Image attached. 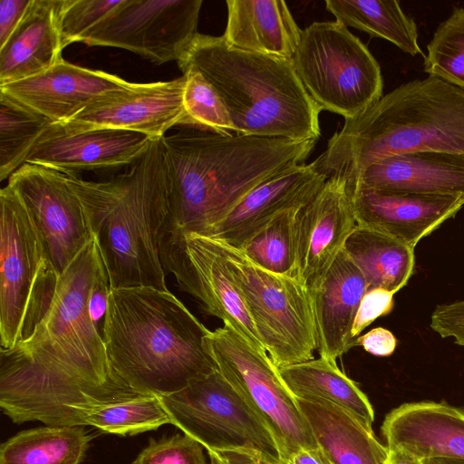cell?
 <instances>
[{"label":"cell","mask_w":464,"mask_h":464,"mask_svg":"<svg viewBox=\"0 0 464 464\" xmlns=\"http://www.w3.org/2000/svg\"><path fill=\"white\" fill-rule=\"evenodd\" d=\"M161 140L169 210L160 239L205 236L256 187L304 163L316 143L200 129L180 130Z\"/></svg>","instance_id":"6da1fadb"},{"label":"cell","mask_w":464,"mask_h":464,"mask_svg":"<svg viewBox=\"0 0 464 464\" xmlns=\"http://www.w3.org/2000/svg\"><path fill=\"white\" fill-rule=\"evenodd\" d=\"M210 331L169 290L111 289L102 339L111 368L133 390L169 395L218 371Z\"/></svg>","instance_id":"7a4b0ae2"},{"label":"cell","mask_w":464,"mask_h":464,"mask_svg":"<svg viewBox=\"0 0 464 464\" xmlns=\"http://www.w3.org/2000/svg\"><path fill=\"white\" fill-rule=\"evenodd\" d=\"M161 139L152 140L130 169L106 181L65 174L82 205L111 289L168 290L160 257V236L169 210Z\"/></svg>","instance_id":"3957f363"},{"label":"cell","mask_w":464,"mask_h":464,"mask_svg":"<svg viewBox=\"0 0 464 464\" xmlns=\"http://www.w3.org/2000/svg\"><path fill=\"white\" fill-rule=\"evenodd\" d=\"M414 151L464 154V90L430 75L402 83L345 120L313 162L348 183L374 161Z\"/></svg>","instance_id":"277c9868"},{"label":"cell","mask_w":464,"mask_h":464,"mask_svg":"<svg viewBox=\"0 0 464 464\" xmlns=\"http://www.w3.org/2000/svg\"><path fill=\"white\" fill-rule=\"evenodd\" d=\"M215 89L236 134L293 140L320 137V107L308 94L291 59L230 47L221 36L198 34L178 62Z\"/></svg>","instance_id":"5b68a950"},{"label":"cell","mask_w":464,"mask_h":464,"mask_svg":"<svg viewBox=\"0 0 464 464\" xmlns=\"http://www.w3.org/2000/svg\"><path fill=\"white\" fill-rule=\"evenodd\" d=\"M171 424L199 442L217 464H285L265 423L216 371L159 397Z\"/></svg>","instance_id":"8992f818"},{"label":"cell","mask_w":464,"mask_h":464,"mask_svg":"<svg viewBox=\"0 0 464 464\" xmlns=\"http://www.w3.org/2000/svg\"><path fill=\"white\" fill-rule=\"evenodd\" d=\"M291 60L304 89L322 111L354 119L383 96L379 63L336 20L314 22L302 30Z\"/></svg>","instance_id":"52a82bcc"},{"label":"cell","mask_w":464,"mask_h":464,"mask_svg":"<svg viewBox=\"0 0 464 464\" xmlns=\"http://www.w3.org/2000/svg\"><path fill=\"white\" fill-rule=\"evenodd\" d=\"M218 242L276 367L314 359L318 341L310 291L297 278L267 271L238 248Z\"/></svg>","instance_id":"ba28073f"},{"label":"cell","mask_w":464,"mask_h":464,"mask_svg":"<svg viewBox=\"0 0 464 464\" xmlns=\"http://www.w3.org/2000/svg\"><path fill=\"white\" fill-rule=\"evenodd\" d=\"M218 370L265 423L285 464L302 449L317 448L295 397L266 352L256 349L229 324L204 338Z\"/></svg>","instance_id":"9c48e42d"},{"label":"cell","mask_w":464,"mask_h":464,"mask_svg":"<svg viewBox=\"0 0 464 464\" xmlns=\"http://www.w3.org/2000/svg\"><path fill=\"white\" fill-rule=\"evenodd\" d=\"M160 257L180 290L195 297L208 314L229 324L256 349L266 352L218 240L195 233L163 236Z\"/></svg>","instance_id":"30bf717a"},{"label":"cell","mask_w":464,"mask_h":464,"mask_svg":"<svg viewBox=\"0 0 464 464\" xmlns=\"http://www.w3.org/2000/svg\"><path fill=\"white\" fill-rule=\"evenodd\" d=\"M202 0H122L84 43L130 51L154 63L180 60L198 34Z\"/></svg>","instance_id":"8fae6325"},{"label":"cell","mask_w":464,"mask_h":464,"mask_svg":"<svg viewBox=\"0 0 464 464\" xmlns=\"http://www.w3.org/2000/svg\"><path fill=\"white\" fill-rule=\"evenodd\" d=\"M40 234L45 256L60 276L93 237L66 175L25 163L8 179Z\"/></svg>","instance_id":"7c38bea8"},{"label":"cell","mask_w":464,"mask_h":464,"mask_svg":"<svg viewBox=\"0 0 464 464\" xmlns=\"http://www.w3.org/2000/svg\"><path fill=\"white\" fill-rule=\"evenodd\" d=\"M0 344L20 339L27 301L45 261L40 234L23 200L8 184L0 191Z\"/></svg>","instance_id":"4fadbf2b"},{"label":"cell","mask_w":464,"mask_h":464,"mask_svg":"<svg viewBox=\"0 0 464 464\" xmlns=\"http://www.w3.org/2000/svg\"><path fill=\"white\" fill-rule=\"evenodd\" d=\"M357 226L346 180L330 177L295 216V276L309 291L321 282Z\"/></svg>","instance_id":"5bb4252c"},{"label":"cell","mask_w":464,"mask_h":464,"mask_svg":"<svg viewBox=\"0 0 464 464\" xmlns=\"http://www.w3.org/2000/svg\"><path fill=\"white\" fill-rule=\"evenodd\" d=\"M184 75L170 81L133 83L86 107L64 123L78 130L110 128L165 136L170 128L184 125Z\"/></svg>","instance_id":"9a60e30c"},{"label":"cell","mask_w":464,"mask_h":464,"mask_svg":"<svg viewBox=\"0 0 464 464\" xmlns=\"http://www.w3.org/2000/svg\"><path fill=\"white\" fill-rule=\"evenodd\" d=\"M152 140L143 133L110 128L78 130L51 123L25 159L63 174L133 164Z\"/></svg>","instance_id":"2e32d148"},{"label":"cell","mask_w":464,"mask_h":464,"mask_svg":"<svg viewBox=\"0 0 464 464\" xmlns=\"http://www.w3.org/2000/svg\"><path fill=\"white\" fill-rule=\"evenodd\" d=\"M132 82L62 59L32 77L0 86V92L53 123L67 122L89 105Z\"/></svg>","instance_id":"e0dca14e"},{"label":"cell","mask_w":464,"mask_h":464,"mask_svg":"<svg viewBox=\"0 0 464 464\" xmlns=\"http://www.w3.org/2000/svg\"><path fill=\"white\" fill-rule=\"evenodd\" d=\"M348 193L357 225L378 230L412 248L464 207V197L362 188Z\"/></svg>","instance_id":"ac0fdd59"},{"label":"cell","mask_w":464,"mask_h":464,"mask_svg":"<svg viewBox=\"0 0 464 464\" xmlns=\"http://www.w3.org/2000/svg\"><path fill=\"white\" fill-rule=\"evenodd\" d=\"M327 179L314 162L297 165L248 192L205 236L237 248L280 213L304 206Z\"/></svg>","instance_id":"d6986e66"},{"label":"cell","mask_w":464,"mask_h":464,"mask_svg":"<svg viewBox=\"0 0 464 464\" xmlns=\"http://www.w3.org/2000/svg\"><path fill=\"white\" fill-rule=\"evenodd\" d=\"M381 433L387 448L401 449L422 459H464V409L446 402L403 403L385 416Z\"/></svg>","instance_id":"ffe728a7"},{"label":"cell","mask_w":464,"mask_h":464,"mask_svg":"<svg viewBox=\"0 0 464 464\" xmlns=\"http://www.w3.org/2000/svg\"><path fill=\"white\" fill-rule=\"evenodd\" d=\"M356 188L423 195L464 197V154L414 151L372 162L352 181Z\"/></svg>","instance_id":"44dd1931"},{"label":"cell","mask_w":464,"mask_h":464,"mask_svg":"<svg viewBox=\"0 0 464 464\" xmlns=\"http://www.w3.org/2000/svg\"><path fill=\"white\" fill-rule=\"evenodd\" d=\"M366 291L362 273L343 248L320 284L310 291L321 358L336 363L356 345L352 329Z\"/></svg>","instance_id":"7402d4cb"},{"label":"cell","mask_w":464,"mask_h":464,"mask_svg":"<svg viewBox=\"0 0 464 464\" xmlns=\"http://www.w3.org/2000/svg\"><path fill=\"white\" fill-rule=\"evenodd\" d=\"M61 1H31L18 26L0 46V86L36 75L63 59Z\"/></svg>","instance_id":"603a6c76"},{"label":"cell","mask_w":464,"mask_h":464,"mask_svg":"<svg viewBox=\"0 0 464 464\" xmlns=\"http://www.w3.org/2000/svg\"><path fill=\"white\" fill-rule=\"evenodd\" d=\"M223 39L232 48L291 59L302 30L283 0H227Z\"/></svg>","instance_id":"cb8c5ba5"},{"label":"cell","mask_w":464,"mask_h":464,"mask_svg":"<svg viewBox=\"0 0 464 464\" xmlns=\"http://www.w3.org/2000/svg\"><path fill=\"white\" fill-rule=\"evenodd\" d=\"M295 399L317 448L332 464H385L388 449L372 429L332 403Z\"/></svg>","instance_id":"d4e9b609"},{"label":"cell","mask_w":464,"mask_h":464,"mask_svg":"<svg viewBox=\"0 0 464 464\" xmlns=\"http://www.w3.org/2000/svg\"><path fill=\"white\" fill-rule=\"evenodd\" d=\"M278 372L295 398L332 403L372 429V405L366 394L336 363L320 357L278 368Z\"/></svg>","instance_id":"484cf974"},{"label":"cell","mask_w":464,"mask_h":464,"mask_svg":"<svg viewBox=\"0 0 464 464\" xmlns=\"http://www.w3.org/2000/svg\"><path fill=\"white\" fill-rule=\"evenodd\" d=\"M343 249L362 273L367 290L395 294L413 274L414 248L378 230L357 225Z\"/></svg>","instance_id":"4316f807"},{"label":"cell","mask_w":464,"mask_h":464,"mask_svg":"<svg viewBox=\"0 0 464 464\" xmlns=\"http://www.w3.org/2000/svg\"><path fill=\"white\" fill-rule=\"evenodd\" d=\"M325 8L345 27L365 32L396 45L411 56L425 53L418 42L415 21L396 0H327Z\"/></svg>","instance_id":"83f0119b"},{"label":"cell","mask_w":464,"mask_h":464,"mask_svg":"<svg viewBox=\"0 0 464 464\" xmlns=\"http://www.w3.org/2000/svg\"><path fill=\"white\" fill-rule=\"evenodd\" d=\"M91 440L83 426L23 430L1 444L0 464H80Z\"/></svg>","instance_id":"f1b7e54d"},{"label":"cell","mask_w":464,"mask_h":464,"mask_svg":"<svg viewBox=\"0 0 464 464\" xmlns=\"http://www.w3.org/2000/svg\"><path fill=\"white\" fill-rule=\"evenodd\" d=\"M46 117L21 105L0 92V180L24 164L49 124Z\"/></svg>","instance_id":"f546056e"},{"label":"cell","mask_w":464,"mask_h":464,"mask_svg":"<svg viewBox=\"0 0 464 464\" xmlns=\"http://www.w3.org/2000/svg\"><path fill=\"white\" fill-rule=\"evenodd\" d=\"M299 208L280 213L237 248L264 269L295 277V220Z\"/></svg>","instance_id":"4dcf8cb0"},{"label":"cell","mask_w":464,"mask_h":464,"mask_svg":"<svg viewBox=\"0 0 464 464\" xmlns=\"http://www.w3.org/2000/svg\"><path fill=\"white\" fill-rule=\"evenodd\" d=\"M423 70L464 90V8L454 7L426 46Z\"/></svg>","instance_id":"1f68e13d"},{"label":"cell","mask_w":464,"mask_h":464,"mask_svg":"<svg viewBox=\"0 0 464 464\" xmlns=\"http://www.w3.org/2000/svg\"><path fill=\"white\" fill-rule=\"evenodd\" d=\"M164 424H171V421L159 397L141 394L106 408L92 420L90 426L126 436L157 430Z\"/></svg>","instance_id":"d6a6232c"},{"label":"cell","mask_w":464,"mask_h":464,"mask_svg":"<svg viewBox=\"0 0 464 464\" xmlns=\"http://www.w3.org/2000/svg\"><path fill=\"white\" fill-rule=\"evenodd\" d=\"M182 72L185 77L184 125L222 135L235 132L227 108L211 84L194 69H186Z\"/></svg>","instance_id":"836d02e7"},{"label":"cell","mask_w":464,"mask_h":464,"mask_svg":"<svg viewBox=\"0 0 464 464\" xmlns=\"http://www.w3.org/2000/svg\"><path fill=\"white\" fill-rule=\"evenodd\" d=\"M121 2L122 0H62L59 31L63 49L73 43H85Z\"/></svg>","instance_id":"e575fe53"},{"label":"cell","mask_w":464,"mask_h":464,"mask_svg":"<svg viewBox=\"0 0 464 464\" xmlns=\"http://www.w3.org/2000/svg\"><path fill=\"white\" fill-rule=\"evenodd\" d=\"M203 448L185 433L150 439L132 464H207Z\"/></svg>","instance_id":"d590c367"},{"label":"cell","mask_w":464,"mask_h":464,"mask_svg":"<svg viewBox=\"0 0 464 464\" xmlns=\"http://www.w3.org/2000/svg\"><path fill=\"white\" fill-rule=\"evenodd\" d=\"M58 278L59 275L45 259L27 301L18 343L28 340L47 314L55 295Z\"/></svg>","instance_id":"8d00e7d4"},{"label":"cell","mask_w":464,"mask_h":464,"mask_svg":"<svg viewBox=\"0 0 464 464\" xmlns=\"http://www.w3.org/2000/svg\"><path fill=\"white\" fill-rule=\"evenodd\" d=\"M394 294L382 288L367 290L357 310L352 335L357 339L361 333L377 318L387 315L393 308Z\"/></svg>","instance_id":"74e56055"},{"label":"cell","mask_w":464,"mask_h":464,"mask_svg":"<svg viewBox=\"0 0 464 464\" xmlns=\"http://www.w3.org/2000/svg\"><path fill=\"white\" fill-rule=\"evenodd\" d=\"M430 328L442 338L464 346V300L439 304L430 316Z\"/></svg>","instance_id":"f35d334b"},{"label":"cell","mask_w":464,"mask_h":464,"mask_svg":"<svg viewBox=\"0 0 464 464\" xmlns=\"http://www.w3.org/2000/svg\"><path fill=\"white\" fill-rule=\"evenodd\" d=\"M111 289L110 277L101 256L90 292L89 311L92 321L102 336Z\"/></svg>","instance_id":"ab89813d"},{"label":"cell","mask_w":464,"mask_h":464,"mask_svg":"<svg viewBox=\"0 0 464 464\" xmlns=\"http://www.w3.org/2000/svg\"><path fill=\"white\" fill-rule=\"evenodd\" d=\"M371 354L376 356H390L393 353L397 340L393 334L386 328L376 327L363 335H360L355 342Z\"/></svg>","instance_id":"60d3db41"},{"label":"cell","mask_w":464,"mask_h":464,"mask_svg":"<svg viewBox=\"0 0 464 464\" xmlns=\"http://www.w3.org/2000/svg\"><path fill=\"white\" fill-rule=\"evenodd\" d=\"M32 0H1L0 2V46L14 33L23 19Z\"/></svg>","instance_id":"b9f144b4"},{"label":"cell","mask_w":464,"mask_h":464,"mask_svg":"<svg viewBox=\"0 0 464 464\" xmlns=\"http://www.w3.org/2000/svg\"><path fill=\"white\" fill-rule=\"evenodd\" d=\"M285 464H332L319 448L302 449L292 454Z\"/></svg>","instance_id":"7bdbcfd3"},{"label":"cell","mask_w":464,"mask_h":464,"mask_svg":"<svg viewBox=\"0 0 464 464\" xmlns=\"http://www.w3.org/2000/svg\"><path fill=\"white\" fill-rule=\"evenodd\" d=\"M388 453L385 464H425L422 459L406 450L398 448H387Z\"/></svg>","instance_id":"ee69618b"},{"label":"cell","mask_w":464,"mask_h":464,"mask_svg":"<svg viewBox=\"0 0 464 464\" xmlns=\"http://www.w3.org/2000/svg\"><path fill=\"white\" fill-rule=\"evenodd\" d=\"M425 464H464V459L454 458H431L425 459Z\"/></svg>","instance_id":"f6af8a7d"},{"label":"cell","mask_w":464,"mask_h":464,"mask_svg":"<svg viewBox=\"0 0 464 464\" xmlns=\"http://www.w3.org/2000/svg\"><path fill=\"white\" fill-rule=\"evenodd\" d=\"M210 464H217V463H215V462H213V461H210Z\"/></svg>","instance_id":"bcb514c9"}]
</instances>
